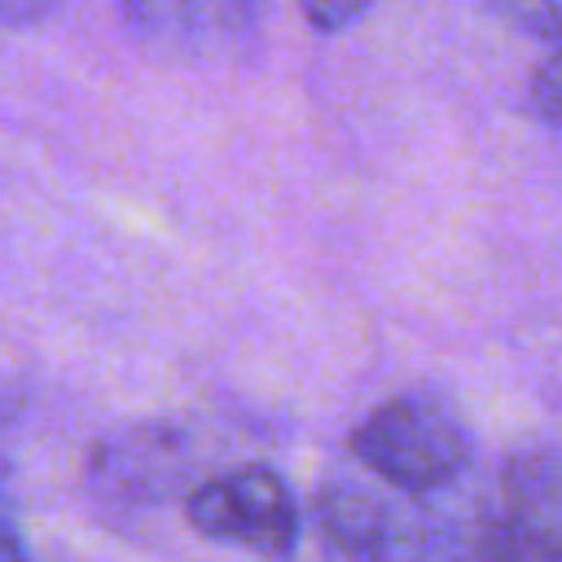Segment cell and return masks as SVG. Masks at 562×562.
Instances as JSON below:
<instances>
[{
	"label": "cell",
	"instance_id": "cell-4",
	"mask_svg": "<svg viewBox=\"0 0 562 562\" xmlns=\"http://www.w3.org/2000/svg\"><path fill=\"white\" fill-rule=\"evenodd\" d=\"M312 518L334 562H422L417 522L360 483H325L312 501Z\"/></svg>",
	"mask_w": 562,
	"mask_h": 562
},
{
	"label": "cell",
	"instance_id": "cell-8",
	"mask_svg": "<svg viewBox=\"0 0 562 562\" xmlns=\"http://www.w3.org/2000/svg\"><path fill=\"white\" fill-rule=\"evenodd\" d=\"M0 562H26L22 531H18L13 501H9V479H4V465H0Z\"/></svg>",
	"mask_w": 562,
	"mask_h": 562
},
{
	"label": "cell",
	"instance_id": "cell-6",
	"mask_svg": "<svg viewBox=\"0 0 562 562\" xmlns=\"http://www.w3.org/2000/svg\"><path fill=\"white\" fill-rule=\"evenodd\" d=\"M527 105L536 119H544L549 127H562V44L549 48L536 70H531V83H527Z\"/></svg>",
	"mask_w": 562,
	"mask_h": 562
},
{
	"label": "cell",
	"instance_id": "cell-5",
	"mask_svg": "<svg viewBox=\"0 0 562 562\" xmlns=\"http://www.w3.org/2000/svg\"><path fill=\"white\" fill-rule=\"evenodd\" d=\"M487 9L522 35L544 40L549 48L562 44V0H487Z\"/></svg>",
	"mask_w": 562,
	"mask_h": 562
},
{
	"label": "cell",
	"instance_id": "cell-3",
	"mask_svg": "<svg viewBox=\"0 0 562 562\" xmlns=\"http://www.w3.org/2000/svg\"><path fill=\"white\" fill-rule=\"evenodd\" d=\"M474 562H562V474L544 461L505 470L474 522Z\"/></svg>",
	"mask_w": 562,
	"mask_h": 562
},
{
	"label": "cell",
	"instance_id": "cell-7",
	"mask_svg": "<svg viewBox=\"0 0 562 562\" xmlns=\"http://www.w3.org/2000/svg\"><path fill=\"white\" fill-rule=\"evenodd\" d=\"M373 0H299V13L307 18V26L316 31H342L351 26Z\"/></svg>",
	"mask_w": 562,
	"mask_h": 562
},
{
	"label": "cell",
	"instance_id": "cell-2",
	"mask_svg": "<svg viewBox=\"0 0 562 562\" xmlns=\"http://www.w3.org/2000/svg\"><path fill=\"white\" fill-rule=\"evenodd\" d=\"M184 518L198 536L250 549L259 558H290L299 544V501L268 465H237L189 487Z\"/></svg>",
	"mask_w": 562,
	"mask_h": 562
},
{
	"label": "cell",
	"instance_id": "cell-1",
	"mask_svg": "<svg viewBox=\"0 0 562 562\" xmlns=\"http://www.w3.org/2000/svg\"><path fill=\"white\" fill-rule=\"evenodd\" d=\"M347 448L378 483L404 496L452 487L474 457L470 426L435 391H404L382 400L351 430Z\"/></svg>",
	"mask_w": 562,
	"mask_h": 562
}]
</instances>
